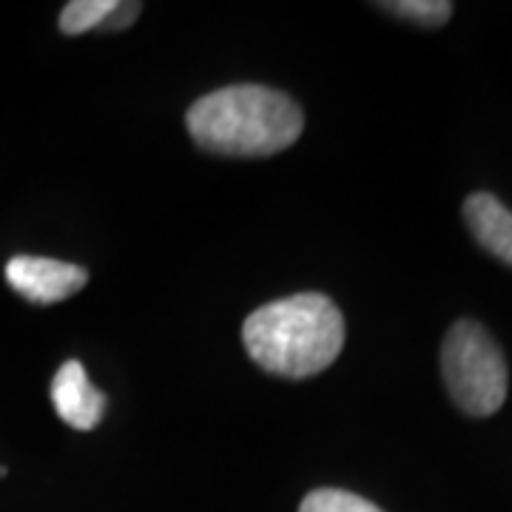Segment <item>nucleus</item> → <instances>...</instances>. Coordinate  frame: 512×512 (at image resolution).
I'll return each mask as SVG.
<instances>
[{"label": "nucleus", "mask_w": 512, "mask_h": 512, "mask_svg": "<svg viewBox=\"0 0 512 512\" xmlns=\"http://www.w3.org/2000/svg\"><path fill=\"white\" fill-rule=\"evenodd\" d=\"M111 9H114V0H72L60 12V32L63 35H86L94 29H103Z\"/></svg>", "instance_id": "0eeeda50"}, {"label": "nucleus", "mask_w": 512, "mask_h": 512, "mask_svg": "<svg viewBox=\"0 0 512 512\" xmlns=\"http://www.w3.org/2000/svg\"><path fill=\"white\" fill-rule=\"evenodd\" d=\"M242 342L265 373L308 379L345 348V316L325 293H293L256 308L242 325Z\"/></svg>", "instance_id": "f257e3e1"}, {"label": "nucleus", "mask_w": 512, "mask_h": 512, "mask_svg": "<svg viewBox=\"0 0 512 512\" xmlns=\"http://www.w3.org/2000/svg\"><path fill=\"white\" fill-rule=\"evenodd\" d=\"M188 134L205 151L225 157H271L305 131V114L291 94L242 83L200 97L185 114Z\"/></svg>", "instance_id": "f03ea898"}, {"label": "nucleus", "mask_w": 512, "mask_h": 512, "mask_svg": "<svg viewBox=\"0 0 512 512\" xmlns=\"http://www.w3.org/2000/svg\"><path fill=\"white\" fill-rule=\"evenodd\" d=\"M441 373L453 402L467 416H493L507 399V359L493 336L473 319H461L447 330L441 345Z\"/></svg>", "instance_id": "7ed1b4c3"}, {"label": "nucleus", "mask_w": 512, "mask_h": 512, "mask_svg": "<svg viewBox=\"0 0 512 512\" xmlns=\"http://www.w3.org/2000/svg\"><path fill=\"white\" fill-rule=\"evenodd\" d=\"M143 12V6L140 3H114V9H111L109 20L103 23V29L106 32H117V29H126V26H131L134 20H137V15Z\"/></svg>", "instance_id": "9d476101"}, {"label": "nucleus", "mask_w": 512, "mask_h": 512, "mask_svg": "<svg viewBox=\"0 0 512 512\" xmlns=\"http://www.w3.org/2000/svg\"><path fill=\"white\" fill-rule=\"evenodd\" d=\"M379 6L393 12L396 18L413 20L421 26H444L453 15V3L447 0H396V3H379Z\"/></svg>", "instance_id": "1a4fd4ad"}, {"label": "nucleus", "mask_w": 512, "mask_h": 512, "mask_svg": "<svg viewBox=\"0 0 512 512\" xmlns=\"http://www.w3.org/2000/svg\"><path fill=\"white\" fill-rule=\"evenodd\" d=\"M49 396H52L60 421H66L69 427L80 430V433L94 430L106 416V404H109L106 393L89 382L86 367L77 359H69L57 367Z\"/></svg>", "instance_id": "39448f33"}, {"label": "nucleus", "mask_w": 512, "mask_h": 512, "mask_svg": "<svg viewBox=\"0 0 512 512\" xmlns=\"http://www.w3.org/2000/svg\"><path fill=\"white\" fill-rule=\"evenodd\" d=\"M299 512H382L373 501H367L362 495L348 493V490H336V487H322L313 490L302 498Z\"/></svg>", "instance_id": "6e6552de"}, {"label": "nucleus", "mask_w": 512, "mask_h": 512, "mask_svg": "<svg viewBox=\"0 0 512 512\" xmlns=\"http://www.w3.org/2000/svg\"><path fill=\"white\" fill-rule=\"evenodd\" d=\"M464 222L484 251L512 268V211L493 194L478 191L464 202Z\"/></svg>", "instance_id": "423d86ee"}, {"label": "nucleus", "mask_w": 512, "mask_h": 512, "mask_svg": "<svg viewBox=\"0 0 512 512\" xmlns=\"http://www.w3.org/2000/svg\"><path fill=\"white\" fill-rule=\"evenodd\" d=\"M6 282L32 305H57L86 288L89 271L63 259L12 256L6 262Z\"/></svg>", "instance_id": "20e7f679"}]
</instances>
